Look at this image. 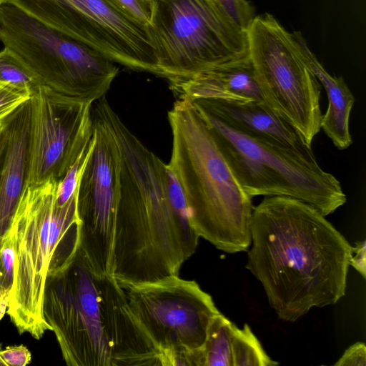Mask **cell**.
<instances>
[{"label":"cell","instance_id":"obj_19","mask_svg":"<svg viewBox=\"0 0 366 366\" xmlns=\"http://www.w3.org/2000/svg\"><path fill=\"white\" fill-rule=\"evenodd\" d=\"M234 324L220 312L211 320L200 348L202 366H233L232 339Z\"/></svg>","mask_w":366,"mask_h":366},{"label":"cell","instance_id":"obj_9","mask_svg":"<svg viewBox=\"0 0 366 366\" xmlns=\"http://www.w3.org/2000/svg\"><path fill=\"white\" fill-rule=\"evenodd\" d=\"M247 34L249 59L262 89L311 145L321 129V84L302 61L292 33L264 14L254 17Z\"/></svg>","mask_w":366,"mask_h":366},{"label":"cell","instance_id":"obj_22","mask_svg":"<svg viewBox=\"0 0 366 366\" xmlns=\"http://www.w3.org/2000/svg\"><path fill=\"white\" fill-rule=\"evenodd\" d=\"M14 261L15 245L9 229L0 247V286L9 293L14 282Z\"/></svg>","mask_w":366,"mask_h":366},{"label":"cell","instance_id":"obj_13","mask_svg":"<svg viewBox=\"0 0 366 366\" xmlns=\"http://www.w3.org/2000/svg\"><path fill=\"white\" fill-rule=\"evenodd\" d=\"M30 119L29 187L60 182L87 149L93 133L92 104L46 86L33 93Z\"/></svg>","mask_w":366,"mask_h":366},{"label":"cell","instance_id":"obj_18","mask_svg":"<svg viewBox=\"0 0 366 366\" xmlns=\"http://www.w3.org/2000/svg\"><path fill=\"white\" fill-rule=\"evenodd\" d=\"M292 34L302 61L327 93L328 107L322 115L321 129L338 149H346L352 144L349 122L355 97L342 76H333L326 71L300 32Z\"/></svg>","mask_w":366,"mask_h":366},{"label":"cell","instance_id":"obj_1","mask_svg":"<svg viewBox=\"0 0 366 366\" xmlns=\"http://www.w3.org/2000/svg\"><path fill=\"white\" fill-rule=\"evenodd\" d=\"M250 232L246 268L280 319L295 322L345 295L353 247L317 209L266 196L253 207Z\"/></svg>","mask_w":366,"mask_h":366},{"label":"cell","instance_id":"obj_6","mask_svg":"<svg viewBox=\"0 0 366 366\" xmlns=\"http://www.w3.org/2000/svg\"><path fill=\"white\" fill-rule=\"evenodd\" d=\"M159 76L172 81L249 57L247 30L215 0H153L148 26Z\"/></svg>","mask_w":366,"mask_h":366},{"label":"cell","instance_id":"obj_8","mask_svg":"<svg viewBox=\"0 0 366 366\" xmlns=\"http://www.w3.org/2000/svg\"><path fill=\"white\" fill-rule=\"evenodd\" d=\"M107 276V275H106ZM79 249L45 282L43 315L69 366H112L104 285Z\"/></svg>","mask_w":366,"mask_h":366},{"label":"cell","instance_id":"obj_33","mask_svg":"<svg viewBox=\"0 0 366 366\" xmlns=\"http://www.w3.org/2000/svg\"><path fill=\"white\" fill-rule=\"evenodd\" d=\"M0 350H1V345H0ZM0 365H4V366H6V363L4 362V360L1 358L0 357Z\"/></svg>","mask_w":366,"mask_h":366},{"label":"cell","instance_id":"obj_11","mask_svg":"<svg viewBox=\"0 0 366 366\" xmlns=\"http://www.w3.org/2000/svg\"><path fill=\"white\" fill-rule=\"evenodd\" d=\"M114 63L159 76L149 28L104 0H6Z\"/></svg>","mask_w":366,"mask_h":366},{"label":"cell","instance_id":"obj_32","mask_svg":"<svg viewBox=\"0 0 366 366\" xmlns=\"http://www.w3.org/2000/svg\"><path fill=\"white\" fill-rule=\"evenodd\" d=\"M9 294V292H5L1 287L0 286V300L2 299L5 295Z\"/></svg>","mask_w":366,"mask_h":366},{"label":"cell","instance_id":"obj_34","mask_svg":"<svg viewBox=\"0 0 366 366\" xmlns=\"http://www.w3.org/2000/svg\"><path fill=\"white\" fill-rule=\"evenodd\" d=\"M6 1V0H0V6Z\"/></svg>","mask_w":366,"mask_h":366},{"label":"cell","instance_id":"obj_15","mask_svg":"<svg viewBox=\"0 0 366 366\" xmlns=\"http://www.w3.org/2000/svg\"><path fill=\"white\" fill-rule=\"evenodd\" d=\"M107 332L112 366H157L159 352L133 315L125 292L111 275L104 286Z\"/></svg>","mask_w":366,"mask_h":366},{"label":"cell","instance_id":"obj_26","mask_svg":"<svg viewBox=\"0 0 366 366\" xmlns=\"http://www.w3.org/2000/svg\"><path fill=\"white\" fill-rule=\"evenodd\" d=\"M31 96L10 86L0 85V127Z\"/></svg>","mask_w":366,"mask_h":366},{"label":"cell","instance_id":"obj_25","mask_svg":"<svg viewBox=\"0 0 366 366\" xmlns=\"http://www.w3.org/2000/svg\"><path fill=\"white\" fill-rule=\"evenodd\" d=\"M229 18L247 30L256 16L254 6L247 0H215Z\"/></svg>","mask_w":366,"mask_h":366},{"label":"cell","instance_id":"obj_5","mask_svg":"<svg viewBox=\"0 0 366 366\" xmlns=\"http://www.w3.org/2000/svg\"><path fill=\"white\" fill-rule=\"evenodd\" d=\"M194 106L236 179L252 198L260 195L295 198L325 217L346 202L340 182L323 170L316 159L274 142L243 133Z\"/></svg>","mask_w":366,"mask_h":366},{"label":"cell","instance_id":"obj_3","mask_svg":"<svg viewBox=\"0 0 366 366\" xmlns=\"http://www.w3.org/2000/svg\"><path fill=\"white\" fill-rule=\"evenodd\" d=\"M172 134L169 168L184 191L192 227L227 253L251 244L252 197L241 187L208 126L187 99L168 112Z\"/></svg>","mask_w":366,"mask_h":366},{"label":"cell","instance_id":"obj_10","mask_svg":"<svg viewBox=\"0 0 366 366\" xmlns=\"http://www.w3.org/2000/svg\"><path fill=\"white\" fill-rule=\"evenodd\" d=\"M93 133L76 189L79 249L98 275L112 274L120 189V152L101 99L92 108Z\"/></svg>","mask_w":366,"mask_h":366},{"label":"cell","instance_id":"obj_16","mask_svg":"<svg viewBox=\"0 0 366 366\" xmlns=\"http://www.w3.org/2000/svg\"><path fill=\"white\" fill-rule=\"evenodd\" d=\"M169 87L177 99L256 102L283 117L259 82L249 56L225 66L169 81Z\"/></svg>","mask_w":366,"mask_h":366},{"label":"cell","instance_id":"obj_31","mask_svg":"<svg viewBox=\"0 0 366 366\" xmlns=\"http://www.w3.org/2000/svg\"><path fill=\"white\" fill-rule=\"evenodd\" d=\"M9 302V294L5 295L2 299L0 300V320L3 318L7 312Z\"/></svg>","mask_w":366,"mask_h":366},{"label":"cell","instance_id":"obj_23","mask_svg":"<svg viewBox=\"0 0 366 366\" xmlns=\"http://www.w3.org/2000/svg\"><path fill=\"white\" fill-rule=\"evenodd\" d=\"M104 1L129 18L144 26H149L152 14L153 0Z\"/></svg>","mask_w":366,"mask_h":366},{"label":"cell","instance_id":"obj_20","mask_svg":"<svg viewBox=\"0 0 366 366\" xmlns=\"http://www.w3.org/2000/svg\"><path fill=\"white\" fill-rule=\"evenodd\" d=\"M233 366H275L278 362L272 360L265 352L259 340L249 326L242 329L235 325L232 339Z\"/></svg>","mask_w":366,"mask_h":366},{"label":"cell","instance_id":"obj_7","mask_svg":"<svg viewBox=\"0 0 366 366\" xmlns=\"http://www.w3.org/2000/svg\"><path fill=\"white\" fill-rule=\"evenodd\" d=\"M0 41L61 95L93 104L105 96L119 69L97 51L15 5L0 6Z\"/></svg>","mask_w":366,"mask_h":366},{"label":"cell","instance_id":"obj_21","mask_svg":"<svg viewBox=\"0 0 366 366\" xmlns=\"http://www.w3.org/2000/svg\"><path fill=\"white\" fill-rule=\"evenodd\" d=\"M0 85L12 86L31 97L44 84L15 53L4 47L0 51Z\"/></svg>","mask_w":366,"mask_h":366},{"label":"cell","instance_id":"obj_29","mask_svg":"<svg viewBox=\"0 0 366 366\" xmlns=\"http://www.w3.org/2000/svg\"><path fill=\"white\" fill-rule=\"evenodd\" d=\"M365 247V240L357 242L355 247L352 248V253L355 254V255H352L350 260V264L353 267L364 279L366 278Z\"/></svg>","mask_w":366,"mask_h":366},{"label":"cell","instance_id":"obj_27","mask_svg":"<svg viewBox=\"0 0 366 366\" xmlns=\"http://www.w3.org/2000/svg\"><path fill=\"white\" fill-rule=\"evenodd\" d=\"M0 357L6 366H26L31 359L30 351L23 345L9 346L1 350Z\"/></svg>","mask_w":366,"mask_h":366},{"label":"cell","instance_id":"obj_17","mask_svg":"<svg viewBox=\"0 0 366 366\" xmlns=\"http://www.w3.org/2000/svg\"><path fill=\"white\" fill-rule=\"evenodd\" d=\"M30 99L5 121L8 142L0 172V247L9 230L30 170Z\"/></svg>","mask_w":366,"mask_h":366},{"label":"cell","instance_id":"obj_2","mask_svg":"<svg viewBox=\"0 0 366 366\" xmlns=\"http://www.w3.org/2000/svg\"><path fill=\"white\" fill-rule=\"evenodd\" d=\"M102 102L120 152L112 276L120 285H136L179 275L199 237L170 204L167 164L128 129L106 98Z\"/></svg>","mask_w":366,"mask_h":366},{"label":"cell","instance_id":"obj_30","mask_svg":"<svg viewBox=\"0 0 366 366\" xmlns=\"http://www.w3.org/2000/svg\"><path fill=\"white\" fill-rule=\"evenodd\" d=\"M8 142L7 127L5 122L0 127V172L3 165Z\"/></svg>","mask_w":366,"mask_h":366},{"label":"cell","instance_id":"obj_28","mask_svg":"<svg viewBox=\"0 0 366 366\" xmlns=\"http://www.w3.org/2000/svg\"><path fill=\"white\" fill-rule=\"evenodd\" d=\"M334 365L335 366H365L366 346L365 343L357 342L352 345Z\"/></svg>","mask_w":366,"mask_h":366},{"label":"cell","instance_id":"obj_24","mask_svg":"<svg viewBox=\"0 0 366 366\" xmlns=\"http://www.w3.org/2000/svg\"><path fill=\"white\" fill-rule=\"evenodd\" d=\"M87 149L88 147L79 156L64 178L59 182L56 192V203L59 206L64 205L74 196Z\"/></svg>","mask_w":366,"mask_h":366},{"label":"cell","instance_id":"obj_12","mask_svg":"<svg viewBox=\"0 0 366 366\" xmlns=\"http://www.w3.org/2000/svg\"><path fill=\"white\" fill-rule=\"evenodd\" d=\"M120 286L133 315L159 354L166 350L201 348L211 320L220 312L211 295L196 282L179 275Z\"/></svg>","mask_w":366,"mask_h":366},{"label":"cell","instance_id":"obj_4","mask_svg":"<svg viewBox=\"0 0 366 366\" xmlns=\"http://www.w3.org/2000/svg\"><path fill=\"white\" fill-rule=\"evenodd\" d=\"M58 182L27 186L18 204L10 227L14 245V282L7 309L19 334L40 340L51 330L43 315L45 282L73 258L79 243L76 193L59 206Z\"/></svg>","mask_w":366,"mask_h":366},{"label":"cell","instance_id":"obj_14","mask_svg":"<svg viewBox=\"0 0 366 366\" xmlns=\"http://www.w3.org/2000/svg\"><path fill=\"white\" fill-rule=\"evenodd\" d=\"M191 102L237 130L274 142L308 159H316L311 145L300 132L265 104L209 99Z\"/></svg>","mask_w":366,"mask_h":366}]
</instances>
